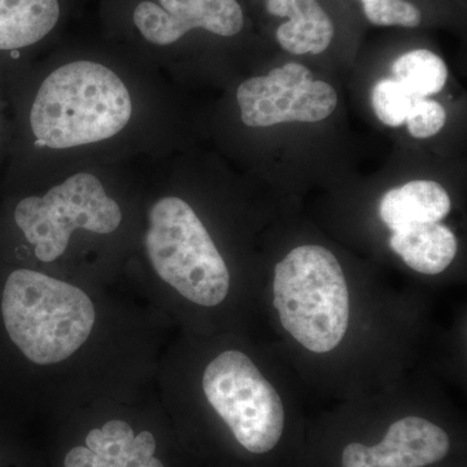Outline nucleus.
I'll return each mask as SVG.
<instances>
[{
	"label": "nucleus",
	"mask_w": 467,
	"mask_h": 467,
	"mask_svg": "<svg viewBox=\"0 0 467 467\" xmlns=\"http://www.w3.org/2000/svg\"><path fill=\"white\" fill-rule=\"evenodd\" d=\"M447 113L438 101L420 98L411 107L405 119L408 131L417 140L434 137L444 128Z\"/></svg>",
	"instance_id": "18"
},
{
	"label": "nucleus",
	"mask_w": 467,
	"mask_h": 467,
	"mask_svg": "<svg viewBox=\"0 0 467 467\" xmlns=\"http://www.w3.org/2000/svg\"><path fill=\"white\" fill-rule=\"evenodd\" d=\"M15 221L36 256L51 263L66 252L77 229L110 234L121 225L122 212L97 175L77 173L43 196H27L15 209Z\"/></svg>",
	"instance_id": "6"
},
{
	"label": "nucleus",
	"mask_w": 467,
	"mask_h": 467,
	"mask_svg": "<svg viewBox=\"0 0 467 467\" xmlns=\"http://www.w3.org/2000/svg\"><path fill=\"white\" fill-rule=\"evenodd\" d=\"M149 221L144 244L156 275L199 306L223 303L230 290L229 269L195 211L167 196L150 209Z\"/></svg>",
	"instance_id": "4"
},
{
	"label": "nucleus",
	"mask_w": 467,
	"mask_h": 467,
	"mask_svg": "<svg viewBox=\"0 0 467 467\" xmlns=\"http://www.w3.org/2000/svg\"><path fill=\"white\" fill-rule=\"evenodd\" d=\"M451 439L441 426L422 417L396 420L374 445L349 442L342 467H426L447 456Z\"/></svg>",
	"instance_id": "9"
},
{
	"label": "nucleus",
	"mask_w": 467,
	"mask_h": 467,
	"mask_svg": "<svg viewBox=\"0 0 467 467\" xmlns=\"http://www.w3.org/2000/svg\"><path fill=\"white\" fill-rule=\"evenodd\" d=\"M243 124L267 128L282 122H318L337 109V95L308 67L288 63L267 76L242 82L236 91Z\"/></svg>",
	"instance_id": "7"
},
{
	"label": "nucleus",
	"mask_w": 467,
	"mask_h": 467,
	"mask_svg": "<svg viewBox=\"0 0 467 467\" xmlns=\"http://www.w3.org/2000/svg\"><path fill=\"white\" fill-rule=\"evenodd\" d=\"M266 11L287 18L275 36L284 50L294 55H318L333 41L335 27L318 0H266Z\"/></svg>",
	"instance_id": "11"
},
{
	"label": "nucleus",
	"mask_w": 467,
	"mask_h": 467,
	"mask_svg": "<svg viewBox=\"0 0 467 467\" xmlns=\"http://www.w3.org/2000/svg\"><path fill=\"white\" fill-rule=\"evenodd\" d=\"M133 115L125 82L90 60L64 64L46 77L30 109L36 143L67 150L103 142L121 133Z\"/></svg>",
	"instance_id": "1"
},
{
	"label": "nucleus",
	"mask_w": 467,
	"mask_h": 467,
	"mask_svg": "<svg viewBox=\"0 0 467 467\" xmlns=\"http://www.w3.org/2000/svg\"><path fill=\"white\" fill-rule=\"evenodd\" d=\"M393 77L418 98L431 97L444 88L448 69L444 60L429 50L409 51L396 58Z\"/></svg>",
	"instance_id": "15"
},
{
	"label": "nucleus",
	"mask_w": 467,
	"mask_h": 467,
	"mask_svg": "<svg viewBox=\"0 0 467 467\" xmlns=\"http://www.w3.org/2000/svg\"><path fill=\"white\" fill-rule=\"evenodd\" d=\"M273 292L282 326L301 346L315 353L339 346L348 328L349 292L333 252L295 248L275 266Z\"/></svg>",
	"instance_id": "3"
},
{
	"label": "nucleus",
	"mask_w": 467,
	"mask_h": 467,
	"mask_svg": "<svg viewBox=\"0 0 467 467\" xmlns=\"http://www.w3.org/2000/svg\"><path fill=\"white\" fill-rule=\"evenodd\" d=\"M202 389L245 451L266 454L281 441L284 402L244 353L226 350L218 355L205 368Z\"/></svg>",
	"instance_id": "5"
},
{
	"label": "nucleus",
	"mask_w": 467,
	"mask_h": 467,
	"mask_svg": "<svg viewBox=\"0 0 467 467\" xmlns=\"http://www.w3.org/2000/svg\"><path fill=\"white\" fill-rule=\"evenodd\" d=\"M368 23L377 26L417 27L422 21L420 8L408 0H361Z\"/></svg>",
	"instance_id": "17"
},
{
	"label": "nucleus",
	"mask_w": 467,
	"mask_h": 467,
	"mask_svg": "<svg viewBox=\"0 0 467 467\" xmlns=\"http://www.w3.org/2000/svg\"><path fill=\"white\" fill-rule=\"evenodd\" d=\"M58 0H0V51L36 45L57 26Z\"/></svg>",
	"instance_id": "14"
},
{
	"label": "nucleus",
	"mask_w": 467,
	"mask_h": 467,
	"mask_svg": "<svg viewBox=\"0 0 467 467\" xmlns=\"http://www.w3.org/2000/svg\"><path fill=\"white\" fill-rule=\"evenodd\" d=\"M156 441L149 431L135 436L124 420H109L86 436V447L67 454L64 467H165L156 459Z\"/></svg>",
	"instance_id": "10"
},
{
	"label": "nucleus",
	"mask_w": 467,
	"mask_h": 467,
	"mask_svg": "<svg viewBox=\"0 0 467 467\" xmlns=\"http://www.w3.org/2000/svg\"><path fill=\"white\" fill-rule=\"evenodd\" d=\"M418 99L420 98L395 78L380 79L371 92L374 112L384 125L391 128L405 124L411 107Z\"/></svg>",
	"instance_id": "16"
},
{
	"label": "nucleus",
	"mask_w": 467,
	"mask_h": 467,
	"mask_svg": "<svg viewBox=\"0 0 467 467\" xmlns=\"http://www.w3.org/2000/svg\"><path fill=\"white\" fill-rule=\"evenodd\" d=\"M144 0L134 9L135 26L147 42L169 46L193 29L220 36H234L244 26L236 0Z\"/></svg>",
	"instance_id": "8"
},
{
	"label": "nucleus",
	"mask_w": 467,
	"mask_h": 467,
	"mask_svg": "<svg viewBox=\"0 0 467 467\" xmlns=\"http://www.w3.org/2000/svg\"><path fill=\"white\" fill-rule=\"evenodd\" d=\"M2 315L12 342L36 365L69 358L88 339L97 317L81 288L29 269L9 275Z\"/></svg>",
	"instance_id": "2"
},
{
	"label": "nucleus",
	"mask_w": 467,
	"mask_h": 467,
	"mask_svg": "<svg viewBox=\"0 0 467 467\" xmlns=\"http://www.w3.org/2000/svg\"><path fill=\"white\" fill-rule=\"evenodd\" d=\"M451 202L444 187L434 181H411L389 190L379 202V217L392 232L435 223L450 213Z\"/></svg>",
	"instance_id": "12"
},
{
	"label": "nucleus",
	"mask_w": 467,
	"mask_h": 467,
	"mask_svg": "<svg viewBox=\"0 0 467 467\" xmlns=\"http://www.w3.org/2000/svg\"><path fill=\"white\" fill-rule=\"evenodd\" d=\"M389 247L410 269L422 275H436L451 265L459 244L451 229L435 223L392 232Z\"/></svg>",
	"instance_id": "13"
}]
</instances>
